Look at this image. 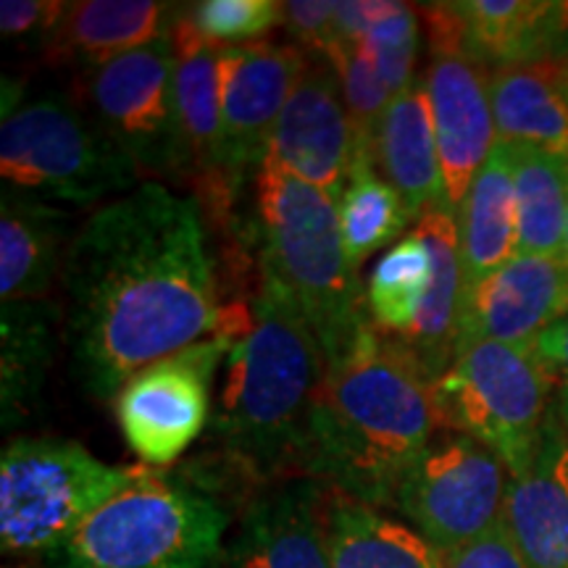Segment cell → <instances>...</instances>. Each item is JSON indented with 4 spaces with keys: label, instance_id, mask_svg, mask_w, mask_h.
<instances>
[{
    "label": "cell",
    "instance_id": "cell-31",
    "mask_svg": "<svg viewBox=\"0 0 568 568\" xmlns=\"http://www.w3.org/2000/svg\"><path fill=\"white\" fill-rule=\"evenodd\" d=\"M51 353V318L38 303L3 305V410H19L38 393Z\"/></svg>",
    "mask_w": 568,
    "mask_h": 568
},
{
    "label": "cell",
    "instance_id": "cell-6",
    "mask_svg": "<svg viewBox=\"0 0 568 568\" xmlns=\"http://www.w3.org/2000/svg\"><path fill=\"white\" fill-rule=\"evenodd\" d=\"M140 468L103 464L71 439H11L0 456V548L9 556H51L130 487Z\"/></svg>",
    "mask_w": 568,
    "mask_h": 568
},
{
    "label": "cell",
    "instance_id": "cell-41",
    "mask_svg": "<svg viewBox=\"0 0 568 568\" xmlns=\"http://www.w3.org/2000/svg\"><path fill=\"white\" fill-rule=\"evenodd\" d=\"M564 255L568 258V222H566V247H564Z\"/></svg>",
    "mask_w": 568,
    "mask_h": 568
},
{
    "label": "cell",
    "instance_id": "cell-27",
    "mask_svg": "<svg viewBox=\"0 0 568 568\" xmlns=\"http://www.w3.org/2000/svg\"><path fill=\"white\" fill-rule=\"evenodd\" d=\"M510 163L518 211V253L564 255L568 161L539 148L510 145Z\"/></svg>",
    "mask_w": 568,
    "mask_h": 568
},
{
    "label": "cell",
    "instance_id": "cell-7",
    "mask_svg": "<svg viewBox=\"0 0 568 568\" xmlns=\"http://www.w3.org/2000/svg\"><path fill=\"white\" fill-rule=\"evenodd\" d=\"M439 429L474 437L518 477L548 424L556 376L537 347L471 343L432 382Z\"/></svg>",
    "mask_w": 568,
    "mask_h": 568
},
{
    "label": "cell",
    "instance_id": "cell-29",
    "mask_svg": "<svg viewBox=\"0 0 568 568\" xmlns=\"http://www.w3.org/2000/svg\"><path fill=\"white\" fill-rule=\"evenodd\" d=\"M432 280V253L422 232L414 230L397 240L376 261L366 282L372 324L382 335L403 337L422 308Z\"/></svg>",
    "mask_w": 568,
    "mask_h": 568
},
{
    "label": "cell",
    "instance_id": "cell-2",
    "mask_svg": "<svg viewBox=\"0 0 568 568\" xmlns=\"http://www.w3.org/2000/svg\"><path fill=\"white\" fill-rule=\"evenodd\" d=\"M439 429L432 379L397 339L372 324L326 366L305 437L303 474L339 497L389 508Z\"/></svg>",
    "mask_w": 568,
    "mask_h": 568
},
{
    "label": "cell",
    "instance_id": "cell-25",
    "mask_svg": "<svg viewBox=\"0 0 568 568\" xmlns=\"http://www.w3.org/2000/svg\"><path fill=\"white\" fill-rule=\"evenodd\" d=\"M63 213L42 197L3 193L0 203V297L30 303L45 295L63 266Z\"/></svg>",
    "mask_w": 568,
    "mask_h": 568
},
{
    "label": "cell",
    "instance_id": "cell-17",
    "mask_svg": "<svg viewBox=\"0 0 568 568\" xmlns=\"http://www.w3.org/2000/svg\"><path fill=\"white\" fill-rule=\"evenodd\" d=\"M506 527L527 568H568V429L552 410L531 464L510 477Z\"/></svg>",
    "mask_w": 568,
    "mask_h": 568
},
{
    "label": "cell",
    "instance_id": "cell-28",
    "mask_svg": "<svg viewBox=\"0 0 568 568\" xmlns=\"http://www.w3.org/2000/svg\"><path fill=\"white\" fill-rule=\"evenodd\" d=\"M337 216L347 261L355 272L368 255L406 237L408 224L414 222L403 197L382 176L374 159H355L351 180L337 201Z\"/></svg>",
    "mask_w": 568,
    "mask_h": 568
},
{
    "label": "cell",
    "instance_id": "cell-32",
    "mask_svg": "<svg viewBox=\"0 0 568 568\" xmlns=\"http://www.w3.org/2000/svg\"><path fill=\"white\" fill-rule=\"evenodd\" d=\"M422 13L418 6L389 3L387 11L374 21L372 30L361 40L372 55L389 95H400L416 82V59L422 45Z\"/></svg>",
    "mask_w": 568,
    "mask_h": 568
},
{
    "label": "cell",
    "instance_id": "cell-13",
    "mask_svg": "<svg viewBox=\"0 0 568 568\" xmlns=\"http://www.w3.org/2000/svg\"><path fill=\"white\" fill-rule=\"evenodd\" d=\"M355 159L358 142L335 71L326 61L311 63L268 138L264 161L339 201Z\"/></svg>",
    "mask_w": 568,
    "mask_h": 568
},
{
    "label": "cell",
    "instance_id": "cell-4",
    "mask_svg": "<svg viewBox=\"0 0 568 568\" xmlns=\"http://www.w3.org/2000/svg\"><path fill=\"white\" fill-rule=\"evenodd\" d=\"M253 226L261 274L287 293L335 364L372 326L366 287L347 261L337 201L264 161L255 172Z\"/></svg>",
    "mask_w": 568,
    "mask_h": 568
},
{
    "label": "cell",
    "instance_id": "cell-20",
    "mask_svg": "<svg viewBox=\"0 0 568 568\" xmlns=\"http://www.w3.org/2000/svg\"><path fill=\"white\" fill-rule=\"evenodd\" d=\"M182 9L155 0H84L67 11L45 42L53 61L103 67L172 32Z\"/></svg>",
    "mask_w": 568,
    "mask_h": 568
},
{
    "label": "cell",
    "instance_id": "cell-21",
    "mask_svg": "<svg viewBox=\"0 0 568 568\" xmlns=\"http://www.w3.org/2000/svg\"><path fill=\"white\" fill-rule=\"evenodd\" d=\"M376 169L403 197L414 222L445 203L443 163L424 80L393 98L376 134Z\"/></svg>",
    "mask_w": 568,
    "mask_h": 568
},
{
    "label": "cell",
    "instance_id": "cell-1",
    "mask_svg": "<svg viewBox=\"0 0 568 568\" xmlns=\"http://www.w3.org/2000/svg\"><path fill=\"white\" fill-rule=\"evenodd\" d=\"M61 280L71 372L101 400L140 368L224 332L201 203L161 182L98 205L63 251Z\"/></svg>",
    "mask_w": 568,
    "mask_h": 568
},
{
    "label": "cell",
    "instance_id": "cell-15",
    "mask_svg": "<svg viewBox=\"0 0 568 568\" xmlns=\"http://www.w3.org/2000/svg\"><path fill=\"white\" fill-rule=\"evenodd\" d=\"M424 84L435 116L445 203L458 211L497 145L489 71L464 51H432Z\"/></svg>",
    "mask_w": 568,
    "mask_h": 568
},
{
    "label": "cell",
    "instance_id": "cell-16",
    "mask_svg": "<svg viewBox=\"0 0 568 568\" xmlns=\"http://www.w3.org/2000/svg\"><path fill=\"white\" fill-rule=\"evenodd\" d=\"M232 568H332L329 508L318 479H290L245 510Z\"/></svg>",
    "mask_w": 568,
    "mask_h": 568
},
{
    "label": "cell",
    "instance_id": "cell-9",
    "mask_svg": "<svg viewBox=\"0 0 568 568\" xmlns=\"http://www.w3.org/2000/svg\"><path fill=\"white\" fill-rule=\"evenodd\" d=\"M508 485V466L489 447L460 432H437L397 487L393 508L447 556L506 521Z\"/></svg>",
    "mask_w": 568,
    "mask_h": 568
},
{
    "label": "cell",
    "instance_id": "cell-24",
    "mask_svg": "<svg viewBox=\"0 0 568 568\" xmlns=\"http://www.w3.org/2000/svg\"><path fill=\"white\" fill-rule=\"evenodd\" d=\"M466 293L518 255V211L510 145L497 140L495 151L456 211Z\"/></svg>",
    "mask_w": 568,
    "mask_h": 568
},
{
    "label": "cell",
    "instance_id": "cell-23",
    "mask_svg": "<svg viewBox=\"0 0 568 568\" xmlns=\"http://www.w3.org/2000/svg\"><path fill=\"white\" fill-rule=\"evenodd\" d=\"M497 140L568 161V88L558 61L489 71Z\"/></svg>",
    "mask_w": 568,
    "mask_h": 568
},
{
    "label": "cell",
    "instance_id": "cell-22",
    "mask_svg": "<svg viewBox=\"0 0 568 568\" xmlns=\"http://www.w3.org/2000/svg\"><path fill=\"white\" fill-rule=\"evenodd\" d=\"M174 42V103L190 166L197 172L224 174V126H222V53L209 45L193 27L184 9L172 27Z\"/></svg>",
    "mask_w": 568,
    "mask_h": 568
},
{
    "label": "cell",
    "instance_id": "cell-10",
    "mask_svg": "<svg viewBox=\"0 0 568 568\" xmlns=\"http://www.w3.org/2000/svg\"><path fill=\"white\" fill-rule=\"evenodd\" d=\"M84 101L140 176H182L190 169L174 103L172 34L90 69Z\"/></svg>",
    "mask_w": 568,
    "mask_h": 568
},
{
    "label": "cell",
    "instance_id": "cell-35",
    "mask_svg": "<svg viewBox=\"0 0 568 568\" xmlns=\"http://www.w3.org/2000/svg\"><path fill=\"white\" fill-rule=\"evenodd\" d=\"M67 11V3L51 0H3L0 3V32L11 40L40 38L48 42Z\"/></svg>",
    "mask_w": 568,
    "mask_h": 568
},
{
    "label": "cell",
    "instance_id": "cell-30",
    "mask_svg": "<svg viewBox=\"0 0 568 568\" xmlns=\"http://www.w3.org/2000/svg\"><path fill=\"white\" fill-rule=\"evenodd\" d=\"M324 61L329 63L339 82L355 142H358V159H374L376 134H379V124L393 103V95L361 40H335Z\"/></svg>",
    "mask_w": 568,
    "mask_h": 568
},
{
    "label": "cell",
    "instance_id": "cell-5",
    "mask_svg": "<svg viewBox=\"0 0 568 568\" xmlns=\"http://www.w3.org/2000/svg\"><path fill=\"white\" fill-rule=\"evenodd\" d=\"M226 527L216 497L142 466L48 558L53 568H224Z\"/></svg>",
    "mask_w": 568,
    "mask_h": 568
},
{
    "label": "cell",
    "instance_id": "cell-8",
    "mask_svg": "<svg viewBox=\"0 0 568 568\" xmlns=\"http://www.w3.org/2000/svg\"><path fill=\"white\" fill-rule=\"evenodd\" d=\"M0 174L19 193L77 205L109 203L142 184L134 163L101 124L63 95L6 111Z\"/></svg>",
    "mask_w": 568,
    "mask_h": 568
},
{
    "label": "cell",
    "instance_id": "cell-38",
    "mask_svg": "<svg viewBox=\"0 0 568 568\" xmlns=\"http://www.w3.org/2000/svg\"><path fill=\"white\" fill-rule=\"evenodd\" d=\"M387 0H343L335 3V38L364 40L374 21L387 11Z\"/></svg>",
    "mask_w": 568,
    "mask_h": 568
},
{
    "label": "cell",
    "instance_id": "cell-33",
    "mask_svg": "<svg viewBox=\"0 0 568 568\" xmlns=\"http://www.w3.org/2000/svg\"><path fill=\"white\" fill-rule=\"evenodd\" d=\"M184 13L190 27L216 48L261 42L282 24V3L276 0H201Z\"/></svg>",
    "mask_w": 568,
    "mask_h": 568
},
{
    "label": "cell",
    "instance_id": "cell-3",
    "mask_svg": "<svg viewBox=\"0 0 568 568\" xmlns=\"http://www.w3.org/2000/svg\"><path fill=\"white\" fill-rule=\"evenodd\" d=\"M326 355L287 293L261 274L251 322L226 353L211 432L258 474L303 471L305 437L326 376Z\"/></svg>",
    "mask_w": 568,
    "mask_h": 568
},
{
    "label": "cell",
    "instance_id": "cell-39",
    "mask_svg": "<svg viewBox=\"0 0 568 568\" xmlns=\"http://www.w3.org/2000/svg\"><path fill=\"white\" fill-rule=\"evenodd\" d=\"M558 61V67H560V74H564V80H566V88H568V51L560 55V59H556Z\"/></svg>",
    "mask_w": 568,
    "mask_h": 568
},
{
    "label": "cell",
    "instance_id": "cell-11",
    "mask_svg": "<svg viewBox=\"0 0 568 568\" xmlns=\"http://www.w3.org/2000/svg\"><path fill=\"white\" fill-rule=\"evenodd\" d=\"M230 332L140 368L113 397L119 429L142 466H172L203 435L211 418V387Z\"/></svg>",
    "mask_w": 568,
    "mask_h": 568
},
{
    "label": "cell",
    "instance_id": "cell-26",
    "mask_svg": "<svg viewBox=\"0 0 568 568\" xmlns=\"http://www.w3.org/2000/svg\"><path fill=\"white\" fill-rule=\"evenodd\" d=\"M329 556L332 568H445L416 529L351 497L329 506Z\"/></svg>",
    "mask_w": 568,
    "mask_h": 568
},
{
    "label": "cell",
    "instance_id": "cell-40",
    "mask_svg": "<svg viewBox=\"0 0 568 568\" xmlns=\"http://www.w3.org/2000/svg\"><path fill=\"white\" fill-rule=\"evenodd\" d=\"M3 568H34L30 564H13V566H3Z\"/></svg>",
    "mask_w": 568,
    "mask_h": 568
},
{
    "label": "cell",
    "instance_id": "cell-14",
    "mask_svg": "<svg viewBox=\"0 0 568 568\" xmlns=\"http://www.w3.org/2000/svg\"><path fill=\"white\" fill-rule=\"evenodd\" d=\"M564 316H568L566 255L518 253L466 293L458 351L471 343L531 347Z\"/></svg>",
    "mask_w": 568,
    "mask_h": 568
},
{
    "label": "cell",
    "instance_id": "cell-34",
    "mask_svg": "<svg viewBox=\"0 0 568 568\" xmlns=\"http://www.w3.org/2000/svg\"><path fill=\"white\" fill-rule=\"evenodd\" d=\"M282 24L305 55H318L335 42V3L326 0H290L282 3Z\"/></svg>",
    "mask_w": 568,
    "mask_h": 568
},
{
    "label": "cell",
    "instance_id": "cell-18",
    "mask_svg": "<svg viewBox=\"0 0 568 568\" xmlns=\"http://www.w3.org/2000/svg\"><path fill=\"white\" fill-rule=\"evenodd\" d=\"M460 51L487 71L529 67L568 51V3L558 0H458Z\"/></svg>",
    "mask_w": 568,
    "mask_h": 568
},
{
    "label": "cell",
    "instance_id": "cell-19",
    "mask_svg": "<svg viewBox=\"0 0 568 568\" xmlns=\"http://www.w3.org/2000/svg\"><path fill=\"white\" fill-rule=\"evenodd\" d=\"M432 253V280L414 324L403 337H393L414 355L432 382L447 372L458 351L460 316L466 301V276L460 261L458 222L450 205H437L416 222Z\"/></svg>",
    "mask_w": 568,
    "mask_h": 568
},
{
    "label": "cell",
    "instance_id": "cell-36",
    "mask_svg": "<svg viewBox=\"0 0 568 568\" xmlns=\"http://www.w3.org/2000/svg\"><path fill=\"white\" fill-rule=\"evenodd\" d=\"M443 560L445 568H527L506 521L477 539V542L466 545L456 552H447Z\"/></svg>",
    "mask_w": 568,
    "mask_h": 568
},
{
    "label": "cell",
    "instance_id": "cell-12",
    "mask_svg": "<svg viewBox=\"0 0 568 568\" xmlns=\"http://www.w3.org/2000/svg\"><path fill=\"white\" fill-rule=\"evenodd\" d=\"M308 55L284 42H251L222 53L224 174L234 187L258 172L284 105L308 69Z\"/></svg>",
    "mask_w": 568,
    "mask_h": 568
},
{
    "label": "cell",
    "instance_id": "cell-37",
    "mask_svg": "<svg viewBox=\"0 0 568 568\" xmlns=\"http://www.w3.org/2000/svg\"><path fill=\"white\" fill-rule=\"evenodd\" d=\"M539 358L550 366L556 376V397H552V416L568 429V316L550 326L535 343Z\"/></svg>",
    "mask_w": 568,
    "mask_h": 568
}]
</instances>
